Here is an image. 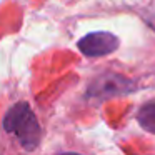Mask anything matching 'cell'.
Returning <instances> with one entry per match:
<instances>
[{
    "mask_svg": "<svg viewBox=\"0 0 155 155\" xmlns=\"http://www.w3.org/2000/svg\"><path fill=\"white\" fill-rule=\"evenodd\" d=\"M2 128L12 138H15V142L24 150L32 152L40 143V124L27 102H18L8 108V112L2 120Z\"/></svg>",
    "mask_w": 155,
    "mask_h": 155,
    "instance_id": "obj_1",
    "label": "cell"
},
{
    "mask_svg": "<svg viewBox=\"0 0 155 155\" xmlns=\"http://www.w3.org/2000/svg\"><path fill=\"white\" fill-rule=\"evenodd\" d=\"M118 44L117 35L110 32H94L78 40V48L85 57H104L117 50Z\"/></svg>",
    "mask_w": 155,
    "mask_h": 155,
    "instance_id": "obj_2",
    "label": "cell"
},
{
    "mask_svg": "<svg viewBox=\"0 0 155 155\" xmlns=\"http://www.w3.org/2000/svg\"><path fill=\"white\" fill-rule=\"evenodd\" d=\"M132 87L130 80L120 77L117 74H107L100 75L94 84L88 87V97H97V98H108V97H117L125 92H128Z\"/></svg>",
    "mask_w": 155,
    "mask_h": 155,
    "instance_id": "obj_3",
    "label": "cell"
},
{
    "mask_svg": "<svg viewBox=\"0 0 155 155\" xmlns=\"http://www.w3.org/2000/svg\"><path fill=\"white\" fill-rule=\"evenodd\" d=\"M138 124L143 130L155 134V104H147L138 110Z\"/></svg>",
    "mask_w": 155,
    "mask_h": 155,
    "instance_id": "obj_4",
    "label": "cell"
}]
</instances>
